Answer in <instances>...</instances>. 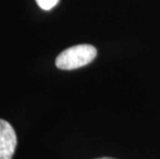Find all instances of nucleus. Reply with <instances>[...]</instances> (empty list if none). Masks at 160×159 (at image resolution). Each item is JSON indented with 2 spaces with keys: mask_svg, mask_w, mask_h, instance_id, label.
<instances>
[{
  "mask_svg": "<svg viewBox=\"0 0 160 159\" xmlns=\"http://www.w3.org/2000/svg\"><path fill=\"white\" fill-rule=\"evenodd\" d=\"M96 159H115V158H112V157H100V158H96Z\"/></svg>",
  "mask_w": 160,
  "mask_h": 159,
  "instance_id": "20e7f679",
  "label": "nucleus"
},
{
  "mask_svg": "<svg viewBox=\"0 0 160 159\" xmlns=\"http://www.w3.org/2000/svg\"><path fill=\"white\" fill-rule=\"evenodd\" d=\"M18 138L13 127L8 121L0 119V159H12Z\"/></svg>",
  "mask_w": 160,
  "mask_h": 159,
  "instance_id": "f03ea898",
  "label": "nucleus"
},
{
  "mask_svg": "<svg viewBox=\"0 0 160 159\" xmlns=\"http://www.w3.org/2000/svg\"><path fill=\"white\" fill-rule=\"evenodd\" d=\"M38 6L43 11H50L54 6H56L59 0H35Z\"/></svg>",
  "mask_w": 160,
  "mask_h": 159,
  "instance_id": "7ed1b4c3",
  "label": "nucleus"
},
{
  "mask_svg": "<svg viewBox=\"0 0 160 159\" xmlns=\"http://www.w3.org/2000/svg\"><path fill=\"white\" fill-rule=\"evenodd\" d=\"M97 55V50L91 45H78L64 50L56 58L57 68L72 70L91 63Z\"/></svg>",
  "mask_w": 160,
  "mask_h": 159,
  "instance_id": "f257e3e1",
  "label": "nucleus"
}]
</instances>
